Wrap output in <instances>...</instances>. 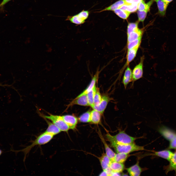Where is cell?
Returning a JSON list of instances; mask_svg holds the SVG:
<instances>
[{
    "instance_id": "1",
    "label": "cell",
    "mask_w": 176,
    "mask_h": 176,
    "mask_svg": "<svg viewBox=\"0 0 176 176\" xmlns=\"http://www.w3.org/2000/svg\"><path fill=\"white\" fill-rule=\"evenodd\" d=\"M54 136L53 135L44 132L38 136L30 145L21 150L14 151L17 152H23L24 154V159H25L27 155L34 146L41 145L47 143L52 139Z\"/></svg>"
},
{
    "instance_id": "2",
    "label": "cell",
    "mask_w": 176,
    "mask_h": 176,
    "mask_svg": "<svg viewBox=\"0 0 176 176\" xmlns=\"http://www.w3.org/2000/svg\"><path fill=\"white\" fill-rule=\"evenodd\" d=\"M106 139L110 143L118 144H128L133 143L137 138L130 136L124 131L120 132L115 135H112L108 132L106 135Z\"/></svg>"
},
{
    "instance_id": "3",
    "label": "cell",
    "mask_w": 176,
    "mask_h": 176,
    "mask_svg": "<svg viewBox=\"0 0 176 176\" xmlns=\"http://www.w3.org/2000/svg\"><path fill=\"white\" fill-rule=\"evenodd\" d=\"M111 146L116 153H123L128 154L135 151L144 150V147L136 145L134 143L128 144H118L110 143Z\"/></svg>"
},
{
    "instance_id": "4",
    "label": "cell",
    "mask_w": 176,
    "mask_h": 176,
    "mask_svg": "<svg viewBox=\"0 0 176 176\" xmlns=\"http://www.w3.org/2000/svg\"><path fill=\"white\" fill-rule=\"evenodd\" d=\"M43 117L51 121L61 131L67 132L70 129L69 126L63 119L62 116L51 114L44 115Z\"/></svg>"
},
{
    "instance_id": "5",
    "label": "cell",
    "mask_w": 176,
    "mask_h": 176,
    "mask_svg": "<svg viewBox=\"0 0 176 176\" xmlns=\"http://www.w3.org/2000/svg\"><path fill=\"white\" fill-rule=\"evenodd\" d=\"M89 14V12L88 11L83 10L77 14L73 16H68L65 20L69 21L77 25H80L85 22Z\"/></svg>"
},
{
    "instance_id": "6",
    "label": "cell",
    "mask_w": 176,
    "mask_h": 176,
    "mask_svg": "<svg viewBox=\"0 0 176 176\" xmlns=\"http://www.w3.org/2000/svg\"><path fill=\"white\" fill-rule=\"evenodd\" d=\"M143 59V57H142L139 63L134 68L132 72V81H136L142 77Z\"/></svg>"
},
{
    "instance_id": "7",
    "label": "cell",
    "mask_w": 176,
    "mask_h": 176,
    "mask_svg": "<svg viewBox=\"0 0 176 176\" xmlns=\"http://www.w3.org/2000/svg\"><path fill=\"white\" fill-rule=\"evenodd\" d=\"M160 134L166 139L171 141L175 137L176 133L171 129L165 127H161L159 129Z\"/></svg>"
},
{
    "instance_id": "8",
    "label": "cell",
    "mask_w": 176,
    "mask_h": 176,
    "mask_svg": "<svg viewBox=\"0 0 176 176\" xmlns=\"http://www.w3.org/2000/svg\"><path fill=\"white\" fill-rule=\"evenodd\" d=\"M110 100V98L108 96L104 95L102 97L101 100L99 105L98 106L94 105L92 108L101 114L103 113Z\"/></svg>"
},
{
    "instance_id": "9",
    "label": "cell",
    "mask_w": 176,
    "mask_h": 176,
    "mask_svg": "<svg viewBox=\"0 0 176 176\" xmlns=\"http://www.w3.org/2000/svg\"><path fill=\"white\" fill-rule=\"evenodd\" d=\"M62 116L70 129H74L75 128L78 121L77 118L70 115H66Z\"/></svg>"
},
{
    "instance_id": "10",
    "label": "cell",
    "mask_w": 176,
    "mask_h": 176,
    "mask_svg": "<svg viewBox=\"0 0 176 176\" xmlns=\"http://www.w3.org/2000/svg\"><path fill=\"white\" fill-rule=\"evenodd\" d=\"M98 134L101 141L103 143L106 151V154L110 159L111 161H114V158L116 154L110 148L105 141L100 131H98Z\"/></svg>"
},
{
    "instance_id": "11",
    "label": "cell",
    "mask_w": 176,
    "mask_h": 176,
    "mask_svg": "<svg viewBox=\"0 0 176 176\" xmlns=\"http://www.w3.org/2000/svg\"><path fill=\"white\" fill-rule=\"evenodd\" d=\"M99 71L98 69L95 74L92 78L90 83L87 88L77 97H79L83 95L87 94L95 86V84L98 80L99 75L101 70Z\"/></svg>"
},
{
    "instance_id": "12",
    "label": "cell",
    "mask_w": 176,
    "mask_h": 176,
    "mask_svg": "<svg viewBox=\"0 0 176 176\" xmlns=\"http://www.w3.org/2000/svg\"><path fill=\"white\" fill-rule=\"evenodd\" d=\"M132 81V71L129 66L126 68L122 79V83L126 89L128 84Z\"/></svg>"
},
{
    "instance_id": "13",
    "label": "cell",
    "mask_w": 176,
    "mask_h": 176,
    "mask_svg": "<svg viewBox=\"0 0 176 176\" xmlns=\"http://www.w3.org/2000/svg\"><path fill=\"white\" fill-rule=\"evenodd\" d=\"M44 119H45L48 125L47 128L44 131L45 132L52 134L54 136L58 134L61 132L60 130L52 122H51L45 118H44Z\"/></svg>"
},
{
    "instance_id": "14",
    "label": "cell",
    "mask_w": 176,
    "mask_h": 176,
    "mask_svg": "<svg viewBox=\"0 0 176 176\" xmlns=\"http://www.w3.org/2000/svg\"><path fill=\"white\" fill-rule=\"evenodd\" d=\"M156 3L158 9V12L161 16H165L168 4L162 0H154Z\"/></svg>"
},
{
    "instance_id": "15",
    "label": "cell",
    "mask_w": 176,
    "mask_h": 176,
    "mask_svg": "<svg viewBox=\"0 0 176 176\" xmlns=\"http://www.w3.org/2000/svg\"><path fill=\"white\" fill-rule=\"evenodd\" d=\"M139 162L135 165L127 169V170L130 176H140L142 171L141 168L139 166Z\"/></svg>"
},
{
    "instance_id": "16",
    "label": "cell",
    "mask_w": 176,
    "mask_h": 176,
    "mask_svg": "<svg viewBox=\"0 0 176 176\" xmlns=\"http://www.w3.org/2000/svg\"><path fill=\"white\" fill-rule=\"evenodd\" d=\"M99 159L103 170H106L109 167L111 161L106 153H103Z\"/></svg>"
},
{
    "instance_id": "17",
    "label": "cell",
    "mask_w": 176,
    "mask_h": 176,
    "mask_svg": "<svg viewBox=\"0 0 176 176\" xmlns=\"http://www.w3.org/2000/svg\"><path fill=\"white\" fill-rule=\"evenodd\" d=\"M143 31L138 28L131 32L127 36V43L142 37Z\"/></svg>"
},
{
    "instance_id": "18",
    "label": "cell",
    "mask_w": 176,
    "mask_h": 176,
    "mask_svg": "<svg viewBox=\"0 0 176 176\" xmlns=\"http://www.w3.org/2000/svg\"><path fill=\"white\" fill-rule=\"evenodd\" d=\"M70 104H77L83 106H89L87 94H84L79 97H76L71 102Z\"/></svg>"
},
{
    "instance_id": "19",
    "label": "cell",
    "mask_w": 176,
    "mask_h": 176,
    "mask_svg": "<svg viewBox=\"0 0 176 176\" xmlns=\"http://www.w3.org/2000/svg\"><path fill=\"white\" fill-rule=\"evenodd\" d=\"M174 153L168 150H164L154 152V155L159 156L169 161Z\"/></svg>"
},
{
    "instance_id": "20",
    "label": "cell",
    "mask_w": 176,
    "mask_h": 176,
    "mask_svg": "<svg viewBox=\"0 0 176 176\" xmlns=\"http://www.w3.org/2000/svg\"><path fill=\"white\" fill-rule=\"evenodd\" d=\"M109 167L113 172L120 173L122 172L124 169V166L123 164L111 161Z\"/></svg>"
},
{
    "instance_id": "21",
    "label": "cell",
    "mask_w": 176,
    "mask_h": 176,
    "mask_svg": "<svg viewBox=\"0 0 176 176\" xmlns=\"http://www.w3.org/2000/svg\"><path fill=\"white\" fill-rule=\"evenodd\" d=\"M154 1V0H151L146 3L143 0H141L138 5V11H144L147 13Z\"/></svg>"
},
{
    "instance_id": "22",
    "label": "cell",
    "mask_w": 176,
    "mask_h": 176,
    "mask_svg": "<svg viewBox=\"0 0 176 176\" xmlns=\"http://www.w3.org/2000/svg\"><path fill=\"white\" fill-rule=\"evenodd\" d=\"M125 3L124 0H119L98 12H100L106 11H113L116 9L119 8L120 7Z\"/></svg>"
},
{
    "instance_id": "23",
    "label": "cell",
    "mask_w": 176,
    "mask_h": 176,
    "mask_svg": "<svg viewBox=\"0 0 176 176\" xmlns=\"http://www.w3.org/2000/svg\"><path fill=\"white\" fill-rule=\"evenodd\" d=\"M139 46H137L128 50L127 55V65L129 64L134 59L136 55Z\"/></svg>"
},
{
    "instance_id": "24",
    "label": "cell",
    "mask_w": 176,
    "mask_h": 176,
    "mask_svg": "<svg viewBox=\"0 0 176 176\" xmlns=\"http://www.w3.org/2000/svg\"><path fill=\"white\" fill-rule=\"evenodd\" d=\"M100 114L99 112L94 109L91 111L90 122L95 124L99 123L101 119Z\"/></svg>"
},
{
    "instance_id": "25",
    "label": "cell",
    "mask_w": 176,
    "mask_h": 176,
    "mask_svg": "<svg viewBox=\"0 0 176 176\" xmlns=\"http://www.w3.org/2000/svg\"><path fill=\"white\" fill-rule=\"evenodd\" d=\"M138 4H126L121 6L119 8L126 11L130 13L136 12L138 10Z\"/></svg>"
},
{
    "instance_id": "26",
    "label": "cell",
    "mask_w": 176,
    "mask_h": 176,
    "mask_svg": "<svg viewBox=\"0 0 176 176\" xmlns=\"http://www.w3.org/2000/svg\"><path fill=\"white\" fill-rule=\"evenodd\" d=\"M129 156L128 154L123 153H117L115 155L114 161L123 164Z\"/></svg>"
},
{
    "instance_id": "27",
    "label": "cell",
    "mask_w": 176,
    "mask_h": 176,
    "mask_svg": "<svg viewBox=\"0 0 176 176\" xmlns=\"http://www.w3.org/2000/svg\"><path fill=\"white\" fill-rule=\"evenodd\" d=\"M169 161L170 163L166 169V172L173 170H174L176 172V151L174 153Z\"/></svg>"
},
{
    "instance_id": "28",
    "label": "cell",
    "mask_w": 176,
    "mask_h": 176,
    "mask_svg": "<svg viewBox=\"0 0 176 176\" xmlns=\"http://www.w3.org/2000/svg\"><path fill=\"white\" fill-rule=\"evenodd\" d=\"M113 11L118 16L124 19H127L131 13L126 11L120 8L116 9Z\"/></svg>"
},
{
    "instance_id": "29",
    "label": "cell",
    "mask_w": 176,
    "mask_h": 176,
    "mask_svg": "<svg viewBox=\"0 0 176 176\" xmlns=\"http://www.w3.org/2000/svg\"><path fill=\"white\" fill-rule=\"evenodd\" d=\"M96 89L97 88L95 86L87 94L89 104L92 108L94 106V99Z\"/></svg>"
},
{
    "instance_id": "30",
    "label": "cell",
    "mask_w": 176,
    "mask_h": 176,
    "mask_svg": "<svg viewBox=\"0 0 176 176\" xmlns=\"http://www.w3.org/2000/svg\"><path fill=\"white\" fill-rule=\"evenodd\" d=\"M79 121L82 122H87L91 121V111H88L81 115L78 118Z\"/></svg>"
},
{
    "instance_id": "31",
    "label": "cell",
    "mask_w": 176,
    "mask_h": 176,
    "mask_svg": "<svg viewBox=\"0 0 176 176\" xmlns=\"http://www.w3.org/2000/svg\"><path fill=\"white\" fill-rule=\"evenodd\" d=\"M142 37L136 40L127 43L128 50L132 48L137 46H139L141 42Z\"/></svg>"
},
{
    "instance_id": "32",
    "label": "cell",
    "mask_w": 176,
    "mask_h": 176,
    "mask_svg": "<svg viewBox=\"0 0 176 176\" xmlns=\"http://www.w3.org/2000/svg\"><path fill=\"white\" fill-rule=\"evenodd\" d=\"M102 99L100 92L97 88L94 99V106H98L99 105Z\"/></svg>"
},
{
    "instance_id": "33",
    "label": "cell",
    "mask_w": 176,
    "mask_h": 176,
    "mask_svg": "<svg viewBox=\"0 0 176 176\" xmlns=\"http://www.w3.org/2000/svg\"><path fill=\"white\" fill-rule=\"evenodd\" d=\"M138 22H135L130 23L128 24L127 28V35L138 28Z\"/></svg>"
},
{
    "instance_id": "34",
    "label": "cell",
    "mask_w": 176,
    "mask_h": 176,
    "mask_svg": "<svg viewBox=\"0 0 176 176\" xmlns=\"http://www.w3.org/2000/svg\"><path fill=\"white\" fill-rule=\"evenodd\" d=\"M170 149H176V135L171 141L169 146Z\"/></svg>"
},
{
    "instance_id": "35",
    "label": "cell",
    "mask_w": 176,
    "mask_h": 176,
    "mask_svg": "<svg viewBox=\"0 0 176 176\" xmlns=\"http://www.w3.org/2000/svg\"><path fill=\"white\" fill-rule=\"evenodd\" d=\"M141 0H124L125 3L138 4Z\"/></svg>"
},
{
    "instance_id": "36",
    "label": "cell",
    "mask_w": 176,
    "mask_h": 176,
    "mask_svg": "<svg viewBox=\"0 0 176 176\" xmlns=\"http://www.w3.org/2000/svg\"><path fill=\"white\" fill-rule=\"evenodd\" d=\"M11 0H3L2 2L0 3L1 8L7 3Z\"/></svg>"
},
{
    "instance_id": "37",
    "label": "cell",
    "mask_w": 176,
    "mask_h": 176,
    "mask_svg": "<svg viewBox=\"0 0 176 176\" xmlns=\"http://www.w3.org/2000/svg\"><path fill=\"white\" fill-rule=\"evenodd\" d=\"M99 176H108V174L104 170H103L100 174L99 175Z\"/></svg>"
},
{
    "instance_id": "38",
    "label": "cell",
    "mask_w": 176,
    "mask_h": 176,
    "mask_svg": "<svg viewBox=\"0 0 176 176\" xmlns=\"http://www.w3.org/2000/svg\"><path fill=\"white\" fill-rule=\"evenodd\" d=\"M163 0L166 3H167L168 4H169L173 0Z\"/></svg>"
},
{
    "instance_id": "39",
    "label": "cell",
    "mask_w": 176,
    "mask_h": 176,
    "mask_svg": "<svg viewBox=\"0 0 176 176\" xmlns=\"http://www.w3.org/2000/svg\"><path fill=\"white\" fill-rule=\"evenodd\" d=\"M2 152V150L0 149V156L1 155Z\"/></svg>"
},
{
    "instance_id": "40",
    "label": "cell",
    "mask_w": 176,
    "mask_h": 176,
    "mask_svg": "<svg viewBox=\"0 0 176 176\" xmlns=\"http://www.w3.org/2000/svg\"><path fill=\"white\" fill-rule=\"evenodd\" d=\"M1 6L0 4V9H1Z\"/></svg>"
},
{
    "instance_id": "41",
    "label": "cell",
    "mask_w": 176,
    "mask_h": 176,
    "mask_svg": "<svg viewBox=\"0 0 176 176\" xmlns=\"http://www.w3.org/2000/svg\"><path fill=\"white\" fill-rule=\"evenodd\" d=\"M1 85H0V86H1Z\"/></svg>"
}]
</instances>
